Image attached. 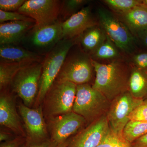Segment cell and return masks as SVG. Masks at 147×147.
Returning <instances> with one entry per match:
<instances>
[{
    "label": "cell",
    "mask_w": 147,
    "mask_h": 147,
    "mask_svg": "<svg viewBox=\"0 0 147 147\" xmlns=\"http://www.w3.org/2000/svg\"><path fill=\"white\" fill-rule=\"evenodd\" d=\"M96 73L92 88L100 92L110 102L125 92L128 91L130 74L126 64L115 61L101 63L92 59Z\"/></svg>",
    "instance_id": "1"
},
{
    "label": "cell",
    "mask_w": 147,
    "mask_h": 147,
    "mask_svg": "<svg viewBox=\"0 0 147 147\" xmlns=\"http://www.w3.org/2000/svg\"><path fill=\"white\" fill-rule=\"evenodd\" d=\"M111 102L88 84L77 85L72 111L92 123L106 115Z\"/></svg>",
    "instance_id": "2"
},
{
    "label": "cell",
    "mask_w": 147,
    "mask_h": 147,
    "mask_svg": "<svg viewBox=\"0 0 147 147\" xmlns=\"http://www.w3.org/2000/svg\"><path fill=\"white\" fill-rule=\"evenodd\" d=\"M74 44L72 39H63L48 53L42 63L38 99L42 100L53 86L63 65L67 54Z\"/></svg>",
    "instance_id": "3"
},
{
    "label": "cell",
    "mask_w": 147,
    "mask_h": 147,
    "mask_svg": "<svg viewBox=\"0 0 147 147\" xmlns=\"http://www.w3.org/2000/svg\"><path fill=\"white\" fill-rule=\"evenodd\" d=\"M98 14L100 27L116 47L125 53H131L136 40L126 25L104 9H98Z\"/></svg>",
    "instance_id": "4"
},
{
    "label": "cell",
    "mask_w": 147,
    "mask_h": 147,
    "mask_svg": "<svg viewBox=\"0 0 147 147\" xmlns=\"http://www.w3.org/2000/svg\"><path fill=\"white\" fill-rule=\"evenodd\" d=\"M42 66V63L40 62L25 66L17 72L11 81L13 90L26 106L32 104L38 91Z\"/></svg>",
    "instance_id": "5"
},
{
    "label": "cell",
    "mask_w": 147,
    "mask_h": 147,
    "mask_svg": "<svg viewBox=\"0 0 147 147\" xmlns=\"http://www.w3.org/2000/svg\"><path fill=\"white\" fill-rule=\"evenodd\" d=\"M143 100L134 97L127 91L111 101L106 116L110 128L115 134L122 136L130 114Z\"/></svg>",
    "instance_id": "6"
},
{
    "label": "cell",
    "mask_w": 147,
    "mask_h": 147,
    "mask_svg": "<svg viewBox=\"0 0 147 147\" xmlns=\"http://www.w3.org/2000/svg\"><path fill=\"white\" fill-rule=\"evenodd\" d=\"M94 69L92 59L87 55L79 54L66 58L57 79L76 85L86 84L90 81Z\"/></svg>",
    "instance_id": "7"
},
{
    "label": "cell",
    "mask_w": 147,
    "mask_h": 147,
    "mask_svg": "<svg viewBox=\"0 0 147 147\" xmlns=\"http://www.w3.org/2000/svg\"><path fill=\"white\" fill-rule=\"evenodd\" d=\"M18 12L28 16L36 22L34 28L55 23L61 11L60 2L57 0H28Z\"/></svg>",
    "instance_id": "8"
},
{
    "label": "cell",
    "mask_w": 147,
    "mask_h": 147,
    "mask_svg": "<svg viewBox=\"0 0 147 147\" xmlns=\"http://www.w3.org/2000/svg\"><path fill=\"white\" fill-rule=\"evenodd\" d=\"M77 85L72 82H57L50 89L49 108L53 115H64L72 112Z\"/></svg>",
    "instance_id": "9"
},
{
    "label": "cell",
    "mask_w": 147,
    "mask_h": 147,
    "mask_svg": "<svg viewBox=\"0 0 147 147\" xmlns=\"http://www.w3.org/2000/svg\"><path fill=\"white\" fill-rule=\"evenodd\" d=\"M110 129L106 114L94 121L77 134L67 147H97Z\"/></svg>",
    "instance_id": "10"
},
{
    "label": "cell",
    "mask_w": 147,
    "mask_h": 147,
    "mask_svg": "<svg viewBox=\"0 0 147 147\" xmlns=\"http://www.w3.org/2000/svg\"><path fill=\"white\" fill-rule=\"evenodd\" d=\"M96 26L97 22L92 16L90 9L88 7H84L61 23L63 38L72 39Z\"/></svg>",
    "instance_id": "11"
},
{
    "label": "cell",
    "mask_w": 147,
    "mask_h": 147,
    "mask_svg": "<svg viewBox=\"0 0 147 147\" xmlns=\"http://www.w3.org/2000/svg\"><path fill=\"white\" fill-rule=\"evenodd\" d=\"M86 122L83 117L73 111L62 115L55 120L53 125V142L59 145L64 143L66 139L78 131Z\"/></svg>",
    "instance_id": "12"
},
{
    "label": "cell",
    "mask_w": 147,
    "mask_h": 147,
    "mask_svg": "<svg viewBox=\"0 0 147 147\" xmlns=\"http://www.w3.org/2000/svg\"><path fill=\"white\" fill-rule=\"evenodd\" d=\"M35 21H16L0 24L1 45L13 44L20 41L30 29L34 28Z\"/></svg>",
    "instance_id": "13"
},
{
    "label": "cell",
    "mask_w": 147,
    "mask_h": 147,
    "mask_svg": "<svg viewBox=\"0 0 147 147\" xmlns=\"http://www.w3.org/2000/svg\"><path fill=\"white\" fill-rule=\"evenodd\" d=\"M19 109L32 139L38 140L44 138L46 134V126L40 109H31L21 104Z\"/></svg>",
    "instance_id": "14"
},
{
    "label": "cell",
    "mask_w": 147,
    "mask_h": 147,
    "mask_svg": "<svg viewBox=\"0 0 147 147\" xmlns=\"http://www.w3.org/2000/svg\"><path fill=\"white\" fill-rule=\"evenodd\" d=\"M1 61L18 63L40 62L41 57L22 47L13 45H1Z\"/></svg>",
    "instance_id": "15"
},
{
    "label": "cell",
    "mask_w": 147,
    "mask_h": 147,
    "mask_svg": "<svg viewBox=\"0 0 147 147\" xmlns=\"http://www.w3.org/2000/svg\"><path fill=\"white\" fill-rule=\"evenodd\" d=\"M61 23H56L34 28L32 40L35 45L46 47L63 38Z\"/></svg>",
    "instance_id": "16"
},
{
    "label": "cell",
    "mask_w": 147,
    "mask_h": 147,
    "mask_svg": "<svg viewBox=\"0 0 147 147\" xmlns=\"http://www.w3.org/2000/svg\"><path fill=\"white\" fill-rule=\"evenodd\" d=\"M118 14L122 22L132 33L137 35L147 30V8L142 4L126 12Z\"/></svg>",
    "instance_id": "17"
},
{
    "label": "cell",
    "mask_w": 147,
    "mask_h": 147,
    "mask_svg": "<svg viewBox=\"0 0 147 147\" xmlns=\"http://www.w3.org/2000/svg\"><path fill=\"white\" fill-rule=\"evenodd\" d=\"M0 124L14 131L20 129V122L15 107L7 96H2L0 98Z\"/></svg>",
    "instance_id": "18"
},
{
    "label": "cell",
    "mask_w": 147,
    "mask_h": 147,
    "mask_svg": "<svg viewBox=\"0 0 147 147\" xmlns=\"http://www.w3.org/2000/svg\"><path fill=\"white\" fill-rule=\"evenodd\" d=\"M128 91L136 98L144 99L147 94V72L134 67L128 82Z\"/></svg>",
    "instance_id": "19"
},
{
    "label": "cell",
    "mask_w": 147,
    "mask_h": 147,
    "mask_svg": "<svg viewBox=\"0 0 147 147\" xmlns=\"http://www.w3.org/2000/svg\"><path fill=\"white\" fill-rule=\"evenodd\" d=\"M81 44L84 50L93 53L107 38V34L101 27L95 26L82 34Z\"/></svg>",
    "instance_id": "20"
},
{
    "label": "cell",
    "mask_w": 147,
    "mask_h": 147,
    "mask_svg": "<svg viewBox=\"0 0 147 147\" xmlns=\"http://www.w3.org/2000/svg\"><path fill=\"white\" fill-rule=\"evenodd\" d=\"M32 63H18L1 61L0 64V88H5L11 83L13 77L21 68Z\"/></svg>",
    "instance_id": "21"
},
{
    "label": "cell",
    "mask_w": 147,
    "mask_h": 147,
    "mask_svg": "<svg viewBox=\"0 0 147 147\" xmlns=\"http://www.w3.org/2000/svg\"><path fill=\"white\" fill-rule=\"evenodd\" d=\"M147 134V122L129 121L123 131L122 136L130 144Z\"/></svg>",
    "instance_id": "22"
},
{
    "label": "cell",
    "mask_w": 147,
    "mask_h": 147,
    "mask_svg": "<svg viewBox=\"0 0 147 147\" xmlns=\"http://www.w3.org/2000/svg\"><path fill=\"white\" fill-rule=\"evenodd\" d=\"M92 54L98 59H115L119 56L117 47L107 35L105 41Z\"/></svg>",
    "instance_id": "23"
},
{
    "label": "cell",
    "mask_w": 147,
    "mask_h": 147,
    "mask_svg": "<svg viewBox=\"0 0 147 147\" xmlns=\"http://www.w3.org/2000/svg\"><path fill=\"white\" fill-rule=\"evenodd\" d=\"M109 8L118 13H124L140 5V0H105L103 1Z\"/></svg>",
    "instance_id": "24"
},
{
    "label": "cell",
    "mask_w": 147,
    "mask_h": 147,
    "mask_svg": "<svg viewBox=\"0 0 147 147\" xmlns=\"http://www.w3.org/2000/svg\"><path fill=\"white\" fill-rule=\"evenodd\" d=\"M97 147H132L123 136L118 135L110 129L105 139Z\"/></svg>",
    "instance_id": "25"
},
{
    "label": "cell",
    "mask_w": 147,
    "mask_h": 147,
    "mask_svg": "<svg viewBox=\"0 0 147 147\" xmlns=\"http://www.w3.org/2000/svg\"><path fill=\"white\" fill-rule=\"evenodd\" d=\"M129 119V121L147 122V98L144 99L133 110Z\"/></svg>",
    "instance_id": "26"
},
{
    "label": "cell",
    "mask_w": 147,
    "mask_h": 147,
    "mask_svg": "<svg viewBox=\"0 0 147 147\" xmlns=\"http://www.w3.org/2000/svg\"><path fill=\"white\" fill-rule=\"evenodd\" d=\"M34 21L28 16L18 12L6 11L0 10V22L1 23L7 21Z\"/></svg>",
    "instance_id": "27"
},
{
    "label": "cell",
    "mask_w": 147,
    "mask_h": 147,
    "mask_svg": "<svg viewBox=\"0 0 147 147\" xmlns=\"http://www.w3.org/2000/svg\"><path fill=\"white\" fill-rule=\"evenodd\" d=\"M26 1L25 0H1L0 9L6 11L18 10Z\"/></svg>",
    "instance_id": "28"
},
{
    "label": "cell",
    "mask_w": 147,
    "mask_h": 147,
    "mask_svg": "<svg viewBox=\"0 0 147 147\" xmlns=\"http://www.w3.org/2000/svg\"><path fill=\"white\" fill-rule=\"evenodd\" d=\"M88 2L85 0H69L64 1V11L66 14H74V12L81 8L83 5Z\"/></svg>",
    "instance_id": "29"
},
{
    "label": "cell",
    "mask_w": 147,
    "mask_h": 147,
    "mask_svg": "<svg viewBox=\"0 0 147 147\" xmlns=\"http://www.w3.org/2000/svg\"><path fill=\"white\" fill-rule=\"evenodd\" d=\"M132 61L135 67L147 72V52L134 55Z\"/></svg>",
    "instance_id": "30"
},
{
    "label": "cell",
    "mask_w": 147,
    "mask_h": 147,
    "mask_svg": "<svg viewBox=\"0 0 147 147\" xmlns=\"http://www.w3.org/2000/svg\"><path fill=\"white\" fill-rule=\"evenodd\" d=\"M131 145L132 147H147V134L137 139Z\"/></svg>",
    "instance_id": "31"
},
{
    "label": "cell",
    "mask_w": 147,
    "mask_h": 147,
    "mask_svg": "<svg viewBox=\"0 0 147 147\" xmlns=\"http://www.w3.org/2000/svg\"><path fill=\"white\" fill-rule=\"evenodd\" d=\"M59 145L54 142H50L47 141L28 147H59Z\"/></svg>",
    "instance_id": "32"
},
{
    "label": "cell",
    "mask_w": 147,
    "mask_h": 147,
    "mask_svg": "<svg viewBox=\"0 0 147 147\" xmlns=\"http://www.w3.org/2000/svg\"><path fill=\"white\" fill-rule=\"evenodd\" d=\"M137 36L141 40L142 45L147 48V30L140 33Z\"/></svg>",
    "instance_id": "33"
},
{
    "label": "cell",
    "mask_w": 147,
    "mask_h": 147,
    "mask_svg": "<svg viewBox=\"0 0 147 147\" xmlns=\"http://www.w3.org/2000/svg\"><path fill=\"white\" fill-rule=\"evenodd\" d=\"M18 145V143L16 141H12L5 143L1 146V147H16Z\"/></svg>",
    "instance_id": "34"
},
{
    "label": "cell",
    "mask_w": 147,
    "mask_h": 147,
    "mask_svg": "<svg viewBox=\"0 0 147 147\" xmlns=\"http://www.w3.org/2000/svg\"><path fill=\"white\" fill-rule=\"evenodd\" d=\"M8 135L7 134L3 133V132H1L0 134V141L3 142V141H5L8 139Z\"/></svg>",
    "instance_id": "35"
},
{
    "label": "cell",
    "mask_w": 147,
    "mask_h": 147,
    "mask_svg": "<svg viewBox=\"0 0 147 147\" xmlns=\"http://www.w3.org/2000/svg\"><path fill=\"white\" fill-rule=\"evenodd\" d=\"M142 5L147 8V0H142Z\"/></svg>",
    "instance_id": "36"
},
{
    "label": "cell",
    "mask_w": 147,
    "mask_h": 147,
    "mask_svg": "<svg viewBox=\"0 0 147 147\" xmlns=\"http://www.w3.org/2000/svg\"><path fill=\"white\" fill-rule=\"evenodd\" d=\"M68 144L67 143H63L59 145V147H67Z\"/></svg>",
    "instance_id": "37"
},
{
    "label": "cell",
    "mask_w": 147,
    "mask_h": 147,
    "mask_svg": "<svg viewBox=\"0 0 147 147\" xmlns=\"http://www.w3.org/2000/svg\"><path fill=\"white\" fill-rule=\"evenodd\" d=\"M145 98H147V95L146 96V97H145L144 99H145Z\"/></svg>",
    "instance_id": "38"
}]
</instances>
